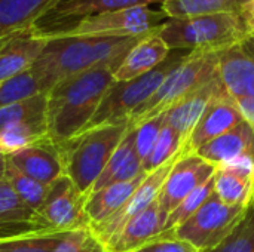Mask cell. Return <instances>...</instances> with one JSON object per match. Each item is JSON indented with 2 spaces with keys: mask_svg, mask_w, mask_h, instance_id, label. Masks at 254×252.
<instances>
[{
  "mask_svg": "<svg viewBox=\"0 0 254 252\" xmlns=\"http://www.w3.org/2000/svg\"><path fill=\"white\" fill-rule=\"evenodd\" d=\"M113 73V67H97L58 82L46 94L49 141L63 144L88 126L107 91L115 83Z\"/></svg>",
  "mask_w": 254,
  "mask_h": 252,
  "instance_id": "1",
  "label": "cell"
},
{
  "mask_svg": "<svg viewBox=\"0 0 254 252\" xmlns=\"http://www.w3.org/2000/svg\"><path fill=\"white\" fill-rule=\"evenodd\" d=\"M146 36V34H144ZM138 37H65L46 43L31 70L48 94L58 82L74 74L109 65L119 67Z\"/></svg>",
  "mask_w": 254,
  "mask_h": 252,
  "instance_id": "2",
  "label": "cell"
},
{
  "mask_svg": "<svg viewBox=\"0 0 254 252\" xmlns=\"http://www.w3.org/2000/svg\"><path fill=\"white\" fill-rule=\"evenodd\" d=\"M158 34L170 50L222 52L249 39L240 13H211L171 18L158 27Z\"/></svg>",
  "mask_w": 254,
  "mask_h": 252,
  "instance_id": "3",
  "label": "cell"
},
{
  "mask_svg": "<svg viewBox=\"0 0 254 252\" xmlns=\"http://www.w3.org/2000/svg\"><path fill=\"white\" fill-rule=\"evenodd\" d=\"M128 126L129 122L101 125L85 129L68 141L57 144L64 165V175L71 180L85 198L122 141Z\"/></svg>",
  "mask_w": 254,
  "mask_h": 252,
  "instance_id": "4",
  "label": "cell"
},
{
  "mask_svg": "<svg viewBox=\"0 0 254 252\" xmlns=\"http://www.w3.org/2000/svg\"><path fill=\"white\" fill-rule=\"evenodd\" d=\"M220 52L192 50L170 71L156 92L141 104L128 119L131 126H137L155 116L170 110L186 95L207 83L217 74Z\"/></svg>",
  "mask_w": 254,
  "mask_h": 252,
  "instance_id": "5",
  "label": "cell"
},
{
  "mask_svg": "<svg viewBox=\"0 0 254 252\" xmlns=\"http://www.w3.org/2000/svg\"><path fill=\"white\" fill-rule=\"evenodd\" d=\"M167 19L161 9L137 6L86 16L57 30H40V33L48 42L65 37H138L153 31Z\"/></svg>",
  "mask_w": 254,
  "mask_h": 252,
  "instance_id": "6",
  "label": "cell"
},
{
  "mask_svg": "<svg viewBox=\"0 0 254 252\" xmlns=\"http://www.w3.org/2000/svg\"><path fill=\"white\" fill-rule=\"evenodd\" d=\"M185 55L170 53L168 58L152 71L128 82H115L85 129L128 122L131 114L156 92L170 71L185 58Z\"/></svg>",
  "mask_w": 254,
  "mask_h": 252,
  "instance_id": "7",
  "label": "cell"
},
{
  "mask_svg": "<svg viewBox=\"0 0 254 252\" xmlns=\"http://www.w3.org/2000/svg\"><path fill=\"white\" fill-rule=\"evenodd\" d=\"M249 206H231L213 195L182 226L162 238H176L190 244L198 252L219 245L243 220Z\"/></svg>",
  "mask_w": 254,
  "mask_h": 252,
  "instance_id": "8",
  "label": "cell"
},
{
  "mask_svg": "<svg viewBox=\"0 0 254 252\" xmlns=\"http://www.w3.org/2000/svg\"><path fill=\"white\" fill-rule=\"evenodd\" d=\"M86 198L76 189L67 175H61L48 186L40 208L34 212L39 233H68L89 226L85 212Z\"/></svg>",
  "mask_w": 254,
  "mask_h": 252,
  "instance_id": "9",
  "label": "cell"
},
{
  "mask_svg": "<svg viewBox=\"0 0 254 252\" xmlns=\"http://www.w3.org/2000/svg\"><path fill=\"white\" fill-rule=\"evenodd\" d=\"M214 172L216 166L196 154L180 156L156 198V203L162 217L167 220V217L180 205V202L207 180H210Z\"/></svg>",
  "mask_w": 254,
  "mask_h": 252,
  "instance_id": "10",
  "label": "cell"
},
{
  "mask_svg": "<svg viewBox=\"0 0 254 252\" xmlns=\"http://www.w3.org/2000/svg\"><path fill=\"white\" fill-rule=\"evenodd\" d=\"M180 151L173 157L170 159L168 162H165L164 165H161L159 168L150 171L146 178L143 180V183L137 187V190L132 193V196L122 205V208L113 214L107 221H104L101 226L98 227H91L94 230V233L107 245L134 217H137L140 212H143L147 206H150L159 192H161V187L162 184L165 183L170 171L173 169L174 163L179 160L180 157Z\"/></svg>",
  "mask_w": 254,
  "mask_h": 252,
  "instance_id": "11",
  "label": "cell"
},
{
  "mask_svg": "<svg viewBox=\"0 0 254 252\" xmlns=\"http://www.w3.org/2000/svg\"><path fill=\"white\" fill-rule=\"evenodd\" d=\"M243 119L235 100L226 92L223 88L207 105L202 116L190 131L189 137L180 147L182 156L195 154L198 149L211 140L220 137L228 132L234 126H237Z\"/></svg>",
  "mask_w": 254,
  "mask_h": 252,
  "instance_id": "12",
  "label": "cell"
},
{
  "mask_svg": "<svg viewBox=\"0 0 254 252\" xmlns=\"http://www.w3.org/2000/svg\"><path fill=\"white\" fill-rule=\"evenodd\" d=\"M195 154L216 168L235 165L254 169V131L246 120H241L228 132L204 144Z\"/></svg>",
  "mask_w": 254,
  "mask_h": 252,
  "instance_id": "13",
  "label": "cell"
},
{
  "mask_svg": "<svg viewBox=\"0 0 254 252\" xmlns=\"http://www.w3.org/2000/svg\"><path fill=\"white\" fill-rule=\"evenodd\" d=\"M217 73L226 92L237 101L254 97V48L246 40L219 53Z\"/></svg>",
  "mask_w": 254,
  "mask_h": 252,
  "instance_id": "14",
  "label": "cell"
},
{
  "mask_svg": "<svg viewBox=\"0 0 254 252\" xmlns=\"http://www.w3.org/2000/svg\"><path fill=\"white\" fill-rule=\"evenodd\" d=\"M48 40L37 27L16 31L0 40V83L28 70Z\"/></svg>",
  "mask_w": 254,
  "mask_h": 252,
  "instance_id": "15",
  "label": "cell"
},
{
  "mask_svg": "<svg viewBox=\"0 0 254 252\" xmlns=\"http://www.w3.org/2000/svg\"><path fill=\"white\" fill-rule=\"evenodd\" d=\"M162 1L164 0H64L40 21L37 28L51 31L86 16L137 6H150L153 3L161 4Z\"/></svg>",
  "mask_w": 254,
  "mask_h": 252,
  "instance_id": "16",
  "label": "cell"
},
{
  "mask_svg": "<svg viewBox=\"0 0 254 252\" xmlns=\"http://www.w3.org/2000/svg\"><path fill=\"white\" fill-rule=\"evenodd\" d=\"M10 163L30 178L49 186L64 175V165L57 144L49 140L25 147L7 157Z\"/></svg>",
  "mask_w": 254,
  "mask_h": 252,
  "instance_id": "17",
  "label": "cell"
},
{
  "mask_svg": "<svg viewBox=\"0 0 254 252\" xmlns=\"http://www.w3.org/2000/svg\"><path fill=\"white\" fill-rule=\"evenodd\" d=\"M170 53V48L158 34V28H155L129 49L119 67L115 70L113 79L115 82H128L140 77L162 64Z\"/></svg>",
  "mask_w": 254,
  "mask_h": 252,
  "instance_id": "18",
  "label": "cell"
},
{
  "mask_svg": "<svg viewBox=\"0 0 254 252\" xmlns=\"http://www.w3.org/2000/svg\"><path fill=\"white\" fill-rule=\"evenodd\" d=\"M222 89H223V85L217 73L211 80L201 85L198 89L186 95L183 100H180L177 104H174L170 110L165 111V122L179 132L182 138V144L189 137L190 131L193 129V126L202 116L210 101Z\"/></svg>",
  "mask_w": 254,
  "mask_h": 252,
  "instance_id": "19",
  "label": "cell"
},
{
  "mask_svg": "<svg viewBox=\"0 0 254 252\" xmlns=\"http://www.w3.org/2000/svg\"><path fill=\"white\" fill-rule=\"evenodd\" d=\"M165 218L162 217L156 201L143 212L134 217L109 244L110 252H132L143 248L159 238L164 232Z\"/></svg>",
  "mask_w": 254,
  "mask_h": 252,
  "instance_id": "20",
  "label": "cell"
},
{
  "mask_svg": "<svg viewBox=\"0 0 254 252\" xmlns=\"http://www.w3.org/2000/svg\"><path fill=\"white\" fill-rule=\"evenodd\" d=\"M143 172H144L143 162L138 157L137 150H135V128L129 125L127 134L124 135L122 141L113 151L112 157L109 159V162H107L106 168L103 169L101 175L98 177V180L94 183L88 196L91 193H95V192L107 187V186L129 181Z\"/></svg>",
  "mask_w": 254,
  "mask_h": 252,
  "instance_id": "21",
  "label": "cell"
},
{
  "mask_svg": "<svg viewBox=\"0 0 254 252\" xmlns=\"http://www.w3.org/2000/svg\"><path fill=\"white\" fill-rule=\"evenodd\" d=\"M64 0H0V40L37 27Z\"/></svg>",
  "mask_w": 254,
  "mask_h": 252,
  "instance_id": "22",
  "label": "cell"
},
{
  "mask_svg": "<svg viewBox=\"0 0 254 252\" xmlns=\"http://www.w3.org/2000/svg\"><path fill=\"white\" fill-rule=\"evenodd\" d=\"M146 175L147 172H143L129 181L116 183L95 193H91L85 202V212L89 221V227H98L113 214H116L143 183Z\"/></svg>",
  "mask_w": 254,
  "mask_h": 252,
  "instance_id": "23",
  "label": "cell"
},
{
  "mask_svg": "<svg viewBox=\"0 0 254 252\" xmlns=\"http://www.w3.org/2000/svg\"><path fill=\"white\" fill-rule=\"evenodd\" d=\"M254 169L225 165L216 168L213 175L214 195L231 206H250L253 203Z\"/></svg>",
  "mask_w": 254,
  "mask_h": 252,
  "instance_id": "24",
  "label": "cell"
},
{
  "mask_svg": "<svg viewBox=\"0 0 254 252\" xmlns=\"http://www.w3.org/2000/svg\"><path fill=\"white\" fill-rule=\"evenodd\" d=\"M39 233L34 212L22 203L4 178H0V238Z\"/></svg>",
  "mask_w": 254,
  "mask_h": 252,
  "instance_id": "25",
  "label": "cell"
},
{
  "mask_svg": "<svg viewBox=\"0 0 254 252\" xmlns=\"http://www.w3.org/2000/svg\"><path fill=\"white\" fill-rule=\"evenodd\" d=\"M252 0H164L161 10L171 18H189L211 13H240Z\"/></svg>",
  "mask_w": 254,
  "mask_h": 252,
  "instance_id": "26",
  "label": "cell"
},
{
  "mask_svg": "<svg viewBox=\"0 0 254 252\" xmlns=\"http://www.w3.org/2000/svg\"><path fill=\"white\" fill-rule=\"evenodd\" d=\"M46 94L3 105L0 107V129L10 125H46Z\"/></svg>",
  "mask_w": 254,
  "mask_h": 252,
  "instance_id": "27",
  "label": "cell"
},
{
  "mask_svg": "<svg viewBox=\"0 0 254 252\" xmlns=\"http://www.w3.org/2000/svg\"><path fill=\"white\" fill-rule=\"evenodd\" d=\"M45 140H49L46 125H10L0 129V153L9 157Z\"/></svg>",
  "mask_w": 254,
  "mask_h": 252,
  "instance_id": "28",
  "label": "cell"
},
{
  "mask_svg": "<svg viewBox=\"0 0 254 252\" xmlns=\"http://www.w3.org/2000/svg\"><path fill=\"white\" fill-rule=\"evenodd\" d=\"M3 178L9 183V186L13 189L16 196L22 201L25 206H28L33 212H36L48 192V186L30 178L28 175L18 171L9 159H6V169Z\"/></svg>",
  "mask_w": 254,
  "mask_h": 252,
  "instance_id": "29",
  "label": "cell"
},
{
  "mask_svg": "<svg viewBox=\"0 0 254 252\" xmlns=\"http://www.w3.org/2000/svg\"><path fill=\"white\" fill-rule=\"evenodd\" d=\"M39 94L45 92L39 77L30 67L28 70L0 83V107L28 100Z\"/></svg>",
  "mask_w": 254,
  "mask_h": 252,
  "instance_id": "30",
  "label": "cell"
},
{
  "mask_svg": "<svg viewBox=\"0 0 254 252\" xmlns=\"http://www.w3.org/2000/svg\"><path fill=\"white\" fill-rule=\"evenodd\" d=\"M64 235L25 233L0 238V252H54Z\"/></svg>",
  "mask_w": 254,
  "mask_h": 252,
  "instance_id": "31",
  "label": "cell"
},
{
  "mask_svg": "<svg viewBox=\"0 0 254 252\" xmlns=\"http://www.w3.org/2000/svg\"><path fill=\"white\" fill-rule=\"evenodd\" d=\"M213 192H214V180L211 177L202 186H199L196 190H193L189 196H186L180 202V205L167 217L162 233H170V232L176 230L179 226H182L188 218H190L204 205V202L213 195Z\"/></svg>",
  "mask_w": 254,
  "mask_h": 252,
  "instance_id": "32",
  "label": "cell"
},
{
  "mask_svg": "<svg viewBox=\"0 0 254 252\" xmlns=\"http://www.w3.org/2000/svg\"><path fill=\"white\" fill-rule=\"evenodd\" d=\"M201 252H254V205L219 245Z\"/></svg>",
  "mask_w": 254,
  "mask_h": 252,
  "instance_id": "33",
  "label": "cell"
},
{
  "mask_svg": "<svg viewBox=\"0 0 254 252\" xmlns=\"http://www.w3.org/2000/svg\"><path fill=\"white\" fill-rule=\"evenodd\" d=\"M180 147H182V138L179 132L171 125L164 122L159 137L155 143V147L149 154V157L146 159V162L143 163V171L149 174L150 171L159 168L161 165L173 159L180 151Z\"/></svg>",
  "mask_w": 254,
  "mask_h": 252,
  "instance_id": "34",
  "label": "cell"
},
{
  "mask_svg": "<svg viewBox=\"0 0 254 252\" xmlns=\"http://www.w3.org/2000/svg\"><path fill=\"white\" fill-rule=\"evenodd\" d=\"M54 252H110L107 245L86 226L65 233Z\"/></svg>",
  "mask_w": 254,
  "mask_h": 252,
  "instance_id": "35",
  "label": "cell"
},
{
  "mask_svg": "<svg viewBox=\"0 0 254 252\" xmlns=\"http://www.w3.org/2000/svg\"><path fill=\"white\" fill-rule=\"evenodd\" d=\"M164 122H165V113L155 116V117L134 126L135 128V150L143 163L152 153Z\"/></svg>",
  "mask_w": 254,
  "mask_h": 252,
  "instance_id": "36",
  "label": "cell"
},
{
  "mask_svg": "<svg viewBox=\"0 0 254 252\" xmlns=\"http://www.w3.org/2000/svg\"><path fill=\"white\" fill-rule=\"evenodd\" d=\"M143 252H198L190 244L176 239V238H156L155 241L149 242L143 248Z\"/></svg>",
  "mask_w": 254,
  "mask_h": 252,
  "instance_id": "37",
  "label": "cell"
},
{
  "mask_svg": "<svg viewBox=\"0 0 254 252\" xmlns=\"http://www.w3.org/2000/svg\"><path fill=\"white\" fill-rule=\"evenodd\" d=\"M237 107L243 116V119L252 126L254 131V97H247V98H241L237 100Z\"/></svg>",
  "mask_w": 254,
  "mask_h": 252,
  "instance_id": "38",
  "label": "cell"
},
{
  "mask_svg": "<svg viewBox=\"0 0 254 252\" xmlns=\"http://www.w3.org/2000/svg\"><path fill=\"white\" fill-rule=\"evenodd\" d=\"M241 16H243V19H247V18H252V16H254V0H252V1H250V3L243 9Z\"/></svg>",
  "mask_w": 254,
  "mask_h": 252,
  "instance_id": "39",
  "label": "cell"
},
{
  "mask_svg": "<svg viewBox=\"0 0 254 252\" xmlns=\"http://www.w3.org/2000/svg\"><path fill=\"white\" fill-rule=\"evenodd\" d=\"M244 22H246V30H247V34H249V37H253L254 36V16L244 19Z\"/></svg>",
  "mask_w": 254,
  "mask_h": 252,
  "instance_id": "40",
  "label": "cell"
},
{
  "mask_svg": "<svg viewBox=\"0 0 254 252\" xmlns=\"http://www.w3.org/2000/svg\"><path fill=\"white\" fill-rule=\"evenodd\" d=\"M6 156H3L1 153H0V178H3V175H4V169H6Z\"/></svg>",
  "mask_w": 254,
  "mask_h": 252,
  "instance_id": "41",
  "label": "cell"
},
{
  "mask_svg": "<svg viewBox=\"0 0 254 252\" xmlns=\"http://www.w3.org/2000/svg\"><path fill=\"white\" fill-rule=\"evenodd\" d=\"M247 42H249V43H250V45L254 48V36L253 37H249V39H247Z\"/></svg>",
  "mask_w": 254,
  "mask_h": 252,
  "instance_id": "42",
  "label": "cell"
},
{
  "mask_svg": "<svg viewBox=\"0 0 254 252\" xmlns=\"http://www.w3.org/2000/svg\"><path fill=\"white\" fill-rule=\"evenodd\" d=\"M253 183H254V175H253ZM253 202H254V192H253Z\"/></svg>",
  "mask_w": 254,
  "mask_h": 252,
  "instance_id": "43",
  "label": "cell"
},
{
  "mask_svg": "<svg viewBox=\"0 0 254 252\" xmlns=\"http://www.w3.org/2000/svg\"><path fill=\"white\" fill-rule=\"evenodd\" d=\"M132 252H143L141 250H137V251H132Z\"/></svg>",
  "mask_w": 254,
  "mask_h": 252,
  "instance_id": "44",
  "label": "cell"
},
{
  "mask_svg": "<svg viewBox=\"0 0 254 252\" xmlns=\"http://www.w3.org/2000/svg\"><path fill=\"white\" fill-rule=\"evenodd\" d=\"M252 205H254V202H253V203H252Z\"/></svg>",
  "mask_w": 254,
  "mask_h": 252,
  "instance_id": "45",
  "label": "cell"
}]
</instances>
